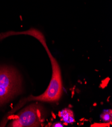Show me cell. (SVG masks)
Listing matches in <instances>:
<instances>
[{"instance_id":"obj_5","label":"cell","mask_w":112,"mask_h":127,"mask_svg":"<svg viewBox=\"0 0 112 127\" xmlns=\"http://www.w3.org/2000/svg\"><path fill=\"white\" fill-rule=\"evenodd\" d=\"M101 118L104 122L106 123H110L111 124L112 118V110L111 109L104 110L101 116Z\"/></svg>"},{"instance_id":"obj_3","label":"cell","mask_w":112,"mask_h":127,"mask_svg":"<svg viewBox=\"0 0 112 127\" xmlns=\"http://www.w3.org/2000/svg\"><path fill=\"white\" fill-rule=\"evenodd\" d=\"M38 104L33 103L22 110L17 118L12 121L10 127H40L42 123L41 107Z\"/></svg>"},{"instance_id":"obj_2","label":"cell","mask_w":112,"mask_h":127,"mask_svg":"<svg viewBox=\"0 0 112 127\" xmlns=\"http://www.w3.org/2000/svg\"><path fill=\"white\" fill-rule=\"evenodd\" d=\"M21 87V78L16 70L9 67H0V105L19 93Z\"/></svg>"},{"instance_id":"obj_6","label":"cell","mask_w":112,"mask_h":127,"mask_svg":"<svg viewBox=\"0 0 112 127\" xmlns=\"http://www.w3.org/2000/svg\"><path fill=\"white\" fill-rule=\"evenodd\" d=\"M52 127H64V125L61 124V123H59V122H56L54 123L52 125Z\"/></svg>"},{"instance_id":"obj_4","label":"cell","mask_w":112,"mask_h":127,"mask_svg":"<svg viewBox=\"0 0 112 127\" xmlns=\"http://www.w3.org/2000/svg\"><path fill=\"white\" fill-rule=\"evenodd\" d=\"M59 116L64 124H71L74 122V114L73 111L69 108H64L59 112Z\"/></svg>"},{"instance_id":"obj_1","label":"cell","mask_w":112,"mask_h":127,"mask_svg":"<svg viewBox=\"0 0 112 127\" xmlns=\"http://www.w3.org/2000/svg\"><path fill=\"white\" fill-rule=\"evenodd\" d=\"M21 33L33 36L37 40H38L44 47L52 64V78L46 90L43 94L38 96L31 95L27 98L23 99L17 105H16L13 110L12 111V112H15L17 109H19L25 103L30 101H39L41 102H57L63 94V82H62L60 68L57 61L52 55L51 52H50V50L47 47L45 37L43 34L39 31L35 29H31L26 32H22Z\"/></svg>"}]
</instances>
